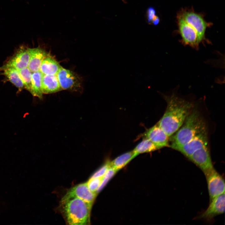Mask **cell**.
Wrapping results in <instances>:
<instances>
[{
    "label": "cell",
    "instance_id": "cell-1",
    "mask_svg": "<svg viewBox=\"0 0 225 225\" xmlns=\"http://www.w3.org/2000/svg\"><path fill=\"white\" fill-rule=\"evenodd\" d=\"M167 108L163 116L157 123L169 137L181 127L192 110L193 103L172 94L164 95Z\"/></svg>",
    "mask_w": 225,
    "mask_h": 225
},
{
    "label": "cell",
    "instance_id": "cell-2",
    "mask_svg": "<svg viewBox=\"0 0 225 225\" xmlns=\"http://www.w3.org/2000/svg\"><path fill=\"white\" fill-rule=\"evenodd\" d=\"M207 129L205 123L199 112L192 110L183 124L172 137L170 148L177 150L199 133Z\"/></svg>",
    "mask_w": 225,
    "mask_h": 225
},
{
    "label": "cell",
    "instance_id": "cell-3",
    "mask_svg": "<svg viewBox=\"0 0 225 225\" xmlns=\"http://www.w3.org/2000/svg\"><path fill=\"white\" fill-rule=\"evenodd\" d=\"M92 205L78 198L64 196L61 210L67 222L70 225H86L90 221Z\"/></svg>",
    "mask_w": 225,
    "mask_h": 225
},
{
    "label": "cell",
    "instance_id": "cell-4",
    "mask_svg": "<svg viewBox=\"0 0 225 225\" xmlns=\"http://www.w3.org/2000/svg\"><path fill=\"white\" fill-rule=\"evenodd\" d=\"M181 15L185 21L191 25L196 32L199 43L206 41L205 32L208 24L202 16L192 11H184Z\"/></svg>",
    "mask_w": 225,
    "mask_h": 225
},
{
    "label": "cell",
    "instance_id": "cell-5",
    "mask_svg": "<svg viewBox=\"0 0 225 225\" xmlns=\"http://www.w3.org/2000/svg\"><path fill=\"white\" fill-rule=\"evenodd\" d=\"M178 22L182 43L198 50L199 44L194 29L185 21L181 15L178 17Z\"/></svg>",
    "mask_w": 225,
    "mask_h": 225
},
{
    "label": "cell",
    "instance_id": "cell-6",
    "mask_svg": "<svg viewBox=\"0 0 225 225\" xmlns=\"http://www.w3.org/2000/svg\"><path fill=\"white\" fill-rule=\"evenodd\" d=\"M208 143V132L206 129L198 133L177 150L188 158L196 151L207 146Z\"/></svg>",
    "mask_w": 225,
    "mask_h": 225
},
{
    "label": "cell",
    "instance_id": "cell-7",
    "mask_svg": "<svg viewBox=\"0 0 225 225\" xmlns=\"http://www.w3.org/2000/svg\"><path fill=\"white\" fill-rule=\"evenodd\" d=\"M188 158L201 169L205 176L214 169L207 146L196 151Z\"/></svg>",
    "mask_w": 225,
    "mask_h": 225
},
{
    "label": "cell",
    "instance_id": "cell-8",
    "mask_svg": "<svg viewBox=\"0 0 225 225\" xmlns=\"http://www.w3.org/2000/svg\"><path fill=\"white\" fill-rule=\"evenodd\" d=\"M142 135L143 138L151 141L158 149L169 146V137L157 124L148 129Z\"/></svg>",
    "mask_w": 225,
    "mask_h": 225
},
{
    "label": "cell",
    "instance_id": "cell-9",
    "mask_svg": "<svg viewBox=\"0 0 225 225\" xmlns=\"http://www.w3.org/2000/svg\"><path fill=\"white\" fill-rule=\"evenodd\" d=\"M206 176L210 201L215 197L225 193L224 180L214 169Z\"/></svg>",
    "mask_w": 225,
    "mask_h": 225
},
{
    "label": "cell",
    "instance_id": "cell-10",
    "mask_svg": "<svg viewBox=\"0 0 225 225\" xmlns=\"http://www.w3.org/2000/svg\"><path fill=\"white\" fill-rule=\"evenodd\" d=\"M28 48L21 47L6 63L0 67V71L9 68L18 70L28 67L30 59Z\"/></svg>",
    "mask_w": 225,
    "mask_h": 225
},
{
    "label": "cell",
    "instance_id": "cell-11",
    "mask_svg": "<svg viewBox=\"0 0 225 225\" xmlns=\"http://www.w3.org/2000/svg\"><path fill=\"white\" fill-rule=\"evenodd\" d=\"M56 75L62 89L73 90L80 87V79L72 71L61 66Z\"/></svg>",
    "mask_w": 225,
    "mask_h": 225
},
{
    "label": "cell",
    "instance_id": "cell-12",
    "mask_svg": "<svg viewBox=\"0 0 225 225\" xmlns=\"http://www.w3.org/2000/svg\"><path fill=\"white\" fill-rule=\"evenodd\" d=\"M225 198L224 193L212 199L208 208L201 215L200 218L210 220L216 216L223 213L225 210Z\"/></svg>",
    "mask_w": 225,
    "mask_h": 225
},
{
    "label": "cell",
    "instance_id": "cell-13",
    "mask_svg": "<svg viewBox=\"0 0 225 225\" xmlns=\"http://www.w3.org/2000/svg\"><path fill=\"white\" fill-rule=\"evenodd\" d=\"M96 195V193L90 190L87 183H84L71 188L64 196L77 197L92 205Z\"/></svg>",
    "mask_w": 225,
    "mask_h": 225
},
{
    "label": "cell",
    "instance_id": "cell-14",
    "mask_svg": "<svg viewBox=\"0 0 225 225\" xmlns=\"http://www.w3.org/2000/svg\"><path fill=\"white\" fill-rule=\"evenodd\" d=\"M28 50L30 57L28 68L32 72L39 71L42 62L47 54L40 47L28 48Z\"/></svg>",
    "mask_w": 225,
    "mask_h": 225
},
{
    "label": "cell",
    "instance_id": "cell-15",
    "mask_svg": "<svg viewBox=\"0 0 225 225\" xmlns=\"http://www.w3.org/2000/svg\"><path fill=\"white\" fill-rule=\"evenodd\" d=\"M62 89L56 75L42 74L41 79V90L43 94L55 93Z\"/></svg>",
    "mask_w": 225,
    "mask_h": 225
},
{
    "label": "cell",
    "instance_id": "cell-16",
    "mask_svg": "<svg viewBox=\"0 0 225 225\" xmlns=\"http://www.w3.org/2000/svg\"><path fill=\"white\" fill-rule=\"evenodd\" d=\"M61 67L55 59L47 55L42 62L39 71L44 74L56 75Z\"/></svg>",
    "mask_w": 225,
    "mask_h": 225
},
{
    "label": "cell",
    "instance_id": "cell-17",
    "mask_svg": "<svg viewBox=\"0 0 225 225\" xmlns=\"http://www.w3.org/2000/svg\"><path fill=\"white\" fill-rule=\"evenodd\" d=\"M136 156L132 150L127 152L110 162V166L118 172Z\"/></svg>",
    "mask_w": 225,
    "mask_h": 225
},
{
    "label": "cell",
    "instance_id": "cell-18",
    "mask_svg": "<svg viewBox=\"0 0 225 225\" xmlns=\"http://www.w3.org/2000/svg\"><path fill=\"white\" fill-rule=\"evenodd\" d=\"M2 71H3V74L19 90L23 88L24 84L18 70L14 68H9Z\"/></svg>",
    "mask_w": 225,
    "mask_h": 225
},
{
    "label": "cell",
    "instance_id": "cell-19",
    "mask_svg": "<svg viewBox=\"0 0 225 225\" xmlns=\"http://www.w3.org/2000/svg\"><path fill=\"white\" fill-rule=\"evenodd\" d=\"M42 74L40 71L32 72L31 89L30 93L40 99L42 98L41 90V79Z\"/></svg>",
    "mask_w": 225,
    "mask_h": 225
},
{
    "label": "cell",
    "instance_id": "cell-20",
    "mask_svg": "<svg viewBox=\"0 0 225 225\" xmlns=\"http://www.w3.org/2000/svg\"><path fill=\"white\" fill-rule=\"evenodd\" d=\"M158 149L157 147L151 141L148 139L143 138V140L132 150L136 156L140 154L152 152Z\"/></svg>",
    "mask_w": 225,
    "mask_h": 225
},
{
    "label": "cell",
    "instance_id": "cell-21",
    "mask_svg": "<svg viewBox=\"0 0 225 225\" xmlns=\"http://www.w3.org/2000/svg\"><path fill=\"white\" fill-rule=\"evenodd\" d=\"M24 87L30 92L31 89L32 72L27 67L18 70Z\"/></svg>",
    "mask_w": 225,
    "mask_h": 225
},
{
    "label": "cell",
    "instance_id": "cell-22",
    "mask_svg": "<svg viewBox=\"0 0 225 225\" xmlns=\"http://www.w3.org/2000/svg\"><path fill=\"white\" fill-rule=\"evenodd\" d=\"M117 171L110 167L102 178L101 183L96 191L98 193L101 191L105 186L110 180L114 176Z\"/></svg>",
    "mask_w": 225,
    "mask_h": 225
},
{
    "label": "cell",
    "instance_id": "cell-23",
    "mask_svg": "<svg viewBox=\"0 0 225 225\" xmlns=\"http://www.w3.org/2000/svg\"><path fill=\"white\" fill-rule=\"evenodd\" d=\"M102 178H91L87 182L88 186L92 192L96 193V191L100 186Z\"/></svg>",
    "mask_w": 225,
    "mask_h": 225
},
{
    "label": "cell",
    "instance_id": "cell-24",
    "mask_svg": "<svg viewBox=\"0 0 225 225\" xmlns=\"http://www.w3.org/2000/svg\"><path fill=\"white\" fill-rule=\"evenodd\" d=\"M110 167V162H108L94 173L91 178L102 177Z\"/></svg>",
    "mask_w": 225,
    "mask_h": 225
},
{
    "label": "cell",
    "instance_id": "cell-25",
    "mask_svg": "<svg viewBox=\"0 0 225 225\" xmlns=\"http://www.w3.org/2000/svg\"><path fill=\"white\" fill-rule=\"evenodd\" d=\"M147 13L148 22L150 23L156 16L155 10L153 7H150L148 9Z\"/></svg>",
    "mask_w": 225,
    "mask_h": 225
},
{
    "label": "cell",
    "instance_id": "cell-26",
    "mask_svg": "<svg viewBox=\"0 0 225 225\" xmlns=\"http://www.w3.org/2000/svg\"><path fill=\"white\" fill-rule=\"evenodd\" d=\"M159 22L160 19L156 15L152 20V23L154 25H157L158 24Z\"/></svg>",
    "mask_w": 225,
    "mask_h": 225
}]
</instances>
